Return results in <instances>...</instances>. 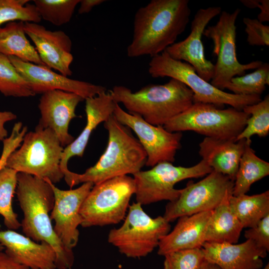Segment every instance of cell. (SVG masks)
Masks as SVG:
<instances>
[{"mask_svg":"<svg viewBox=\"0 0 269 269\" xmlns=\"http://www.w3.org/2000/svg\"><path fill=\"white\" fill-rule=\"evenodd\" d=\"M191 12L188 0H151L139 8L127 56L152 57L165 51L184 31Z\"/></svg>","mask_w":269,"mask_h":269,"instance_id":"1","label":"cell"},{"mask_svg":"<svg viewBox=\"0 0 269 269\" xmlns=\"http://www.w3.org/2000/svg\"><path fill=\"white\" fill-rule=\"evenodd\" d=\"M23 214L20 223L25 236L49 244L56 253L57 269H70L74 262L73 250L67 249L55 234L50 213L54 203L52 188L46 179L19 172L15 190Z\"/></svg>","mask_w":269,"mask_h":269,"instance_id":"2","label":"cell"},{"mask_svg":"<svg viewBox=\"0 0 269 269\" xmlns=\"http://www.w3.org/2000/svg\"><path fill=\"white\" fill-rule=\"evenodd\" d=\"M104 125L108 132L107 147L98 161L82 174L72 172L66 182L72 188L85 182L98 184L128 174H134L145 165L147 155L138 139L113 114Z\"/></svg>","mask_w":269,"mask_h":269,"instance_id":"3","label":"cell"},{"mask_svg":"<svg viewBox=\"0 0 269 269\" xmlns=\"http://www.w3.org/2000/svg\"><path fill=\"white\" fill-rule=\"evenodd\" d=\"M114 100L128 113L142 117L154 126H164L194 103L192 91L185 84L170 79L164 84H149L133 92L116 85L109 91Z\"/></svg>","mask_w":269,"mask_h":269,"instance_id":"4","label":"cell"},{"mask_svg":"<svg viewBox=\"0 0 269 269\" xmlns=\"http://www.w3.org/2000/svg\"><path fill=\"white\" fill-rule=\"evenodd\" d=\"M21 142L8 157L6 167L53 184L64 178L60 166L64 147L52 131L36 126L25 134Z\"/></svg>","mask_w":269,"mask_h":269,"instance_id":"5","label":"cell"},{"mask_svg":"<svg viewBox=\"0 0 269 269\" xmlns=\"http://www.w3.org/2000/svg\"><path fill=\"white\" fill-rule=\"evenodd\" d=\"M148 72L153 78L169 77L185 84L193 92L194 103L227 105L242 111L262 100L260 95H236L218 89L199 76L191 65L172 58L165 51L151 57Z\"/></svg>","mask_w":269,"mask_h":269,"instance_id":"6","label":"cell"},{"mask_svg":"<svg viewBox=\"0 0 269 269\" xmlns=\"http://www.w3.org/2000/svg\"><path fill=\"white\" fill-rule=\"evenodd\" d=\"M250 115L233 108L194 103L187 110L164 126L170 132L193 131L206 137L236 139L246 126Z\"/></svg>","mask_w":269,"mask_h":269,"instance_id":"7","label":"cell"},{"mask_svg":"<svg viewBox=\"0 0 269 269\" xmlns=\"http://www.w3.org/2000/svg\"><path fill=\"white\" fill-rule=\"evenodd\" d=\"M133 177L124 175L94 185L80 209L83 227L117 224L123 220L134 194Z\"/></svg>","mask_w":269,"mask_h":269,"instance_id":"8","label":"cell"},{"mask_svg":"<svg viewBox=\"0 0 269 269\" xmlns=\"http://www.w3.org/2000/svg\"><path fill=\"white\" fill-rule=\"evenodd\" d=\"M141 206L137 202L130 205L123 225L108 234L109 243L128 258L146 256L170 230L169 222L163 216L151 218Z\"/></svg>","mask_w":269,"mask_h":269,"instance_id":"9","label":"cell"},{"mask_svg":"<svg viewBox=\"0 0 269 269\" xmlns=\"http://www.w3.org/2000/svg\"><path fill=\"white\" fill-rule=\"evenodd\" d=\"M212 171L203 160L190 167L176 166L171 162H162L149 170H141L133 175L136 202L143 205L162 200L174 201L180 192V189L174 188L177 183L204 176Z\"/></svg>","mask_w":269,"mask_h":269,"instance_id":"10","label":"cell"},{"mask_svg":"<svg viewBox=\"0 0 269 269\" xmlns=\"http://www.w3.org/2000/svg\"><path fill=\"white\" fill-rule=\"evenodd\" d=\"M240 11L239 8L233 12L222 11L217 23L205 28L203 33L213 41V53L217 56L210 83L223 91L232 78L245 75L247 70L256 69L263 63L256 60L242 64L237 59L236 21Z\"/></svg>","mask_w":269,"mask_h":269,"instance_id":"11","label":"cell"},{"mask_svg":"<svg viewBox=\"0 0 269 269\" xmlns=\"http://www.w3.org/2000/svg\"><path fill=\"white\" fill-rule=\"evenodd\" d=\"M234 181L213 170L202 180L189 181L178 197L169 202L163 217L169 223L185 216L214 210L227 193L233 191Z\"/></svg>","mask_w":269,"mask_h":269,"instance_id":"12","label":"cell"},{"mask_svg":"<svg viewBox=\"0 0 269 269\" xmlns=\"http://www.w3.org/2000/svg\"><path fill=\"white\" fill-rule=\"evenodd\" d=\"M113 115L137 135L147 155L146 166L152 167L160 162L175 161L177 151L181 146V132H170L163 126L151 125L140 116L126 112L118 104Z\"/></svg>","mask_w":269,"mask_h":269,"instance_id":"13","label":"cell"},{"mask_svg":"<svg viewBox=\"0 0 269 269\" xmlns=\"http://www.w3.org/2000/svg\"><path fill=\"white\" fill-rule=\"evenodd\" d=\"M46 180L49 182L54 195V206L50 213L51 220L55 222L54 232L63 245L73 250L79 241L78 228L82 223L80 209L94 184L85 182L75 189L62 190Z\"/></svg>","mask_w":269,"mask_h":269,"instance_id":"14","label":"cell"},{"mask_svg":"<svg viewBox=\"0 0 269 269\" xmlns=\"http://www.w3.org/2000/svg\"><path fill=\"white\" fill-rule=\"evenodd\" d=\"M7 57L34 95L59 90L75 93L85 100L107 91L104 86L69 78L46 66L24 61L13 56Z\"/></svg>","mask_w":269,"mask_h":269,"instance_id":"15","label":"cell"},{"mask_svg":"<svg viewBox=\"0 0 269 269\" xmlns=\"http://www.w3.org/2000/svg\"><path fill=\"white\" fill-rule=\"evenodd\" d=\"M221 11V7L218 6L199 9L191 21L188 36L165 50L172 58L191 65L198 75L208 82L213 78L214 64L206 58L201 38L207 24Z\"/></svg>","mask_w":269,"mask_h":269,"instance_id":"16","label":"cell"},{"mask_svg":"<svg viewBox=\"0 0 269 269\" xmlns=\"http://www.w3.org/2000/svg\"><path fill=\"white\" fill-rule=\"evenodd\" d=\"M83 100L77 94L59 90L42 94L38 105L40 118L37 126L52 131L64 148L74 140L68 132L69 126L77 117L76 107Z\"/></svg>","mask_w":269,"mask_h":269,"instance_id":"17","label":"cell"},{"mask_svg":"<svg viewBox=\"0 0 269 269\" xmlns=\"http://www.w3.org/2000/svg\"><path fill=\"white\" fill-rule=\"evenodd\" d=\"M24 29L45 66L65 76L72 75V43L67 34L62 30L51 31L34 22H25Z\"/></svg>","mask_w":269,"mask_h":269,"instance_id":"18","label":"cell"},{"mask_svg":"<svg viewBox=\"0 0 269 269\" xmlns=\"http://www.w3.org/2000/svg\"><path fill=\"white\" fill-rule=\"evenodd\" d=\"M201 249L205 259L221 269H261L268 253L251 240L239 244L205 242Z\"/></svg>","mask_w":269,"mask_h":269,"instance_id":"19","label":"cell"},{"mask_svg":"<svg viewBox=\"0 0 269 269\" xmlns=\"http://www.w3.org/2000/svg\"><path fill=\"white\" fill-rule=\"evenodd\" d=\"M86 124L79 136L64 148L60 168L64 180L72 171L68 168V160L73 156L82 157L93 131L101 123L105 122L113 113L116 103L110 91L103 92L85 100Z\"/></svg>","mask_w":269,"mask_h":269,"instance_id":"20","label":"cell"},{"mask_svg":"<svg viewBox=\"0 0 269 269\" xmlns=\"http://www.w3.org/2000/svg\"><path fill=\"white\" fill-rule=\"evenodd\" d=\"M0 243L8 256L30 269H56V253L46 242L37 243L8 229L0 231Z\"/></svg>","mask_w":269,"mask_h":269,"instance_id":"21","label":"cell"},{"mask_svg":"<svg viewBox=\"0 0 269 269\" xmlns=\"http://www.w3.org/2000/svg\"><path fill=\"white\" fill-rule=\"evenodd\" d=\"M213 210L179 218L174 229L160 240L157 254L164 256L174 251L201 248Z\"/></svg>","mask_w":269,"mask_h":269,"instance_id":"22","label":"cell"},{"mask_svg":"<svg viewBox=\"0 0 269 269\" xmlns=\"http://www.w3.org/2000/svg\"><path fill=\"white\" fill-rule=\"evenodd\" d=\"M246 140L205 137L199 143V154L213 170L234 181Z\"/></svg>","mask_w":269,"mask_h":269,"instance_id":"23","label":"cell"},{"mask_svg":"<svg viewBox=\"0 0 269 269\" xmlns=\"http://www.w3.org/2000/svg\"><path fill=\"white\" fill-rule=\"evenodd\" d=\"M232 192H228L213 210L207 225L206 242L238 243L243 227L230 204L229 198Z\"/></svg>","mask_w":269,"mask_h":269,"instance_id":"24","label":"cell"},{"mask_svg":"<svg viewBox=\"0 0 269 269\" xmlns=\"http://www.w3.org/2000/svg\"><path fill=\"white\" fill-rule=\"evenodd\" d=\"M24 26V22L14 21L0 27V53L45 66L35 47L27 38Z\"/></svg>","mask_w":269,"mask_h":269,"instance_id":"25","label":"cell"},{"mask_svg":"<svg viewBox=\"0 0 269 269\" xmlns=\"http://www.w3.org/2000/svg\"><path fill=\"white\" fill-rule=\"evenodd\" d=\"M251 139H246L234 180L233 195L245 194L251 185L269 174V163L259 157L252 148Z\"/></svg>","mask_w":269,"mask_h":269,"instance_id":"26","label":"cell"},{"mask_svg":"<svg viewBox=\"0 0 269 269\" xmlns=\"http://www.w3.org/2000/svg\"><path fill=\"white\" fill-rule=\"evenodd\" d=\"M230 206L244 228H252L269 215V191L248 195H232Z\"/></svg>","mask_w":269,"mask_h":269,"instance_id":"27","label":"cell"},{"mask_svg":"<svg viewBox=\"0 0 269 269\" xmlns=\"http://www.w3.org/2000/svg\"><path fill=\"white\" fill-rule=\"evenodd\" d=\"M17 172L4 167L0 170V215L9 230H15L21 227L12 206V199L17 186Z\"/></svg>","mask_w":269,"mask_h":269,"instance_id":"28","label":"cell"},{"mask_svg":"<svg viewBox=\"0 0 269 269\" xmlns=\"http://www.w3.org/2000/svg\"><path fill=\"white\" fill-rule=\"evenodd\" d=\"M254 72L232 78L225 89L241 95H260L269 85V64H263Z\"/></svg>","mask_w":269,"mask_h":269,"instance_id":"29","label":"cell"},{"mask_svg":"<svg viewBox=\"0 0 269 269\" xmlns=\"http://www.w3.org/2000/svg\"><path fill=\"white\" fill-rule=\"evenodd\" d=\"M250 115L246 126L238 135L236 140L249 139L254 135L267 136L269 133V95L259 102L247 106L243 110Z\"/></svg>","mask_w":269,"mask_h":269,"instance_id":"30","label":"cell"},{"mask_svg":"<svg viewBox=\"0 0 269 269\" xmlns=\"http://www.w3.org/2000/svg\"><path fill=\"white\" fill-rule=\"evenodd\" d=\"M0 92L5 96H34L8 57L0 53Z\"/></svg>","mask_w":269,"mask_h":269,"instance_id":"31","label":"cell"},{"mask_svg":"<svg viewBox=\"0 0 269 269\" xmlns=\"http://www.w3.org/2000/svg\"><path fill=\"white\" fill-rule=\"evenodd\" d=\"M41 19L59 26L71 20L80 0H34Z\"/></svg>","mask_w":269,"mask_h":269,"instance_id":"32","label":"cell"},{"mask_svg":"<svg viewBox=\"0 0 269 269\" xmlns=\"http://www.w3.org/2000/svg\"><path fill=\"white\" fill-rule=\"evenodd\" d=\"M29 0H0V27L5 22L21 21L38 23L41 18Z\"/></svg>","mask_w":269,"mask_h":269,"instance_id":"33","label":"cell"},{"mask_svg":"<svg viewBox=\"0 0 269 269\" xmlns=\"http://www.w3.org/2000/svg\"><path fill=\"white\" fill-rule=\"evenodd\" d=\"M164 257L163 269H198L205 260L201 248L174 251Z\"/></svg>","mask_w":269,"mask_h":269,"instance_id":"34","label":"cell"},{"mask_svg":"<svg viewBox=\"0 0 269 269\" xmlns=\"http://www.w3.org/2000/svg\"><path fill=\"white\" fill-rule=\"evenodd\" d=\"M245 25L247 40L251 46H269V26L256 18L244 17L243 20Z\"/></svg>","mask_w":269,"mask_h":269,"instance_id":"35","label":"cell"},{"mask_svg":"<svg viewBox=\"0 0 269 269\" xmlns=\"http://www.w3.org/2000/svg\"><path fill=\"white\" fill-rule=\"evenodd\" d=\"M247 240H252L256 246L267 252L269 251V215L263 218L254 227L244 234Z\"/></svg>","mask_w":269,"mask_h":269,"instance_id":"36","label":"cell"},{"mask_svg":"<svg viewBox=\"0 0 269 269\" xmlns=\"http://www.w3.org/2000/svg\"><path fill=\"white\" fill-rule=\"evenodd\" d=\"M26 132V128L22 129L20 124H15L10 136L2 141L3 148L0 157V170L5 166L9 155L20 145Z\"/></svg>","mask_w":269,"mask_h":269,"instance_id":"37","label":"cell"},{"mask_svg":"<svg viewBox=\"0 0 269 269\" xmlns=\"http://www.w3.org/2000/svg\"><path fill=\"white\" fill-rule=\"evenodd\" d=\"M240 2L248 8H260L261 11L257 19L262 23L269 21V0H241Z\"/></svg>","mask_w":269,"mask_h":269,"instance_id":"38","label":"cell"},{"mask_svg":"<svg viewBox=\"0 0 269 269\" xmlns=\"http://www.w3.org/2000/svg\"><path fill=\"white\" fill-rule=\"evenodd\" d=\"M0 269H30L14 261L4 251H0Z\"/></svg>","mask_w":269,"mask_h":269,"instance_id":"39","label":"cell"},{"mask_svg":"<svg viewBox=\"0 0 269 269\" xmlns=\"http://www.w3.org/2000/svg\"><path fill=\"white\" fill-rule=\"evenodd\" d=\"M16 119V116L9 111L0 112V141H3L7 135V132L4 128V124Z\"/></svg>","mask_w":269,"mask_h":269,"instance_id":"40","label":"cell"},{"mask_svg":"<svg viewBox=\"0 0 269 269\" xmlns=\"http://www.w3.org/2000/svg\"><path fill=\"white\" fill-rule=\"evenodd\" d=\"M105 1V0H80L78 13L80 14L88 13L94 7Z\"/></svg>","mask_w":269,"mask_h":269,"instance_id":"41","label":"cell"},{"mask_svg":"<svg viewBox=\"0 0 269 269\" xmlns=\"http://www.w3.org/2000/svg\"><path fill=\"white\" fill-rule=\"evenodd\" d=\"M198 269H221L217 265L210 263L206 260L203 262Z\"/></svg>","mask_w":269,"mask_h":269,"instance_id":"42","label":"cell"},{"mask_svg":"<svg viewBox=\"0 0 269 269\" xmlns=\"http://www.w3.org/2000/svg\"><path fill=\"white\" fill-rule=\"evenodd\" d=\"M4 250L3 246L0 243V251H3Z\"/></svg>","mask_w":269,"mask_h":269,"instance_id":"43","label":"cell"},{"mask_svg":"<svg viewBox=\"0 0 269 269\" xmlns=\"http://www.w3.org/2000/svg\"><path fill=\"white\" fill-rule=\"evenodd\" d=\"M269 269V264L268 263V264L263 269Z\"/></svg>","mask_w":269,"mask_h":269,"instance_id":"44","label":"cell"}]
</instances>
